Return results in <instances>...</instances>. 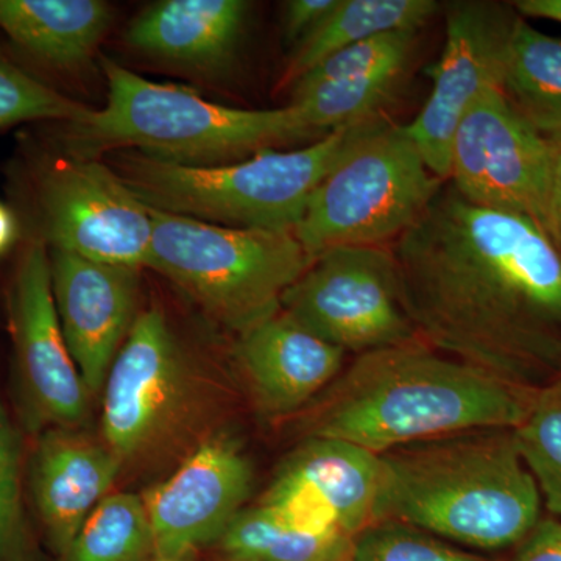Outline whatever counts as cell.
I'll list each match as a JSON object with an SVG mask.
<instances>
[{
  "mask_svg": "<svg viewBox=\"0 0 561 561\" xmlns=\"http://www.w3.org/2000/svg\"><path fill=\"white\" fill-rule=\"evenodd\" d=\"M332 561H354V545L351 546L348 551L343 552L342 556H339L337 559Z\"/></svg>",
  "mask_w": 561,
  "mask_h": 561,
  "instance_id": "obj_36",
  "label": "cell"
},
{
  "mask_svg": "<svg viewBox=\"0 0 561 561\" xmlns=\"http://www.w3.org/2000/svg\"><path fill=\"white\" fill-rule=\"evenodd\" d=\"M14 373L24 421L33 431L73 430L87 419L88 393L55 308L49 249L25 241L9 289Z\"/></svg>",
  "mask_w": 561,
  "mask_h": 561,
  "instance_id": "obj_12",
  "label": "cell"
},
{
  "mask_svg": "<svg viewBox=\"0 0 561 561\" xmlns=\"http://www.w3.org/2000/svg\"><path fill=\"white\" fill-rule=\"evenodd\" d=\"M251 485L253 468L238 443L230 437L203 443L144 500L158 559L180 561L219 541L243 511Z\"/></svg>",
  "mask_w": 561,
  "mask_h": 561,
  "instance_id": "obj_15",
  "label": "cell"
},
{
  "mask_svg": "<svg viewBox=\"0 0 561 561\" xmlns=\"http://www.w3.org/2000/svg\"><path fill=\"white\" fill-rule=\"evenodd\" d=\"M150 214L147 268L238 335L278 313L283 295L311 265L294 231L221 227L151 208Z\"/></svg>",
  "mask_w": 561,
  "mask_h": 561,
  "instance_id": "obj_6",
  "label": "cell"
},
{
  "mask_svg": "<svg viewBox=\"0 0 561 561\" xmlns=\"http://www.w3.org/2000/svg\"><path fill=\"white\" fill-rule=\"evenodd\" d=\"M103 387V437L124 463L161 440L190 394L186 360L160 308L139 312Z\"/></svg>",
  "mask_w": 561,
  "mask_h": 561,
  "instance_id": "obj_13",
  "label": "cell"
},
{
  "mask_svg": "<svg viewBox=\"0 0 561 561\" xmlns=\"http://www.w3.org/2000/svg\"><path fill=\"white\" fill-rule=\"evenodd\" d=\"M356 538L313 535L286 526L264 505L243 508L221 534L220 552L228 561H332Z\"/></svg>",
  "mask_w": 561,
  "mask_h": 561,
  "instance_id": "obj_24",
  "label": "cell"
},
{
  "mask_svg": "<svg viewBox=\"0 0 561 561\" xmlns=\"http://www.w3.org/2000/svg\"><path fill=\"white\" fill-rule=\"evenodd\" d=\"M416 33L391 32L353 44L324 58L295 84L356 79L381 70L408 68L415 49Z\"/></svg>",
  "mask_w": 561,
  "mask_h": 561,
  "instance_id": "obj_29",
  "label": "cell"
},
{
  "mask_svg": "<svg viewBox=\"0 0 561 561\" xmlns=\"http://www.w3.org/2000/svg\"><path fill=\"white\" fill-rule=\"evenodd\" d=\"M249 10L243 0H164L131 22L127 41L158 60L221 72L234 58Z\"/></svg>",
  "mask_w": 561,
  "mask_h": 561,
  "instance_id": "obj_19",
  "label": "cell"
},
{
  "mask_svg": "<svg viewBox=\"0 0 561 561\" xmlns=\"http://www.w3.org/2000/svg\"><path fill=\"white\" fill-rule=\"evenodd\" d=\"M280 311L346 354L416 341L391 247L324 251L283 295Z\"/></svg>",
  "mask_w": 561,
  "mask_h": 561,
  "instance_id": "obj_9",
  "label": "cell"
},
{
  "mask_svg": "<svg viewBox=\"0 0 561 561\" xmlns=\"http://www.w3.org/2000/svg\"><path fill=\"white\" fill-rule=\"evenodd\" d=\"M113 22L102 0H0V28L33 60L51 69L90 65Z\"/></svg>",
  "mask_w": 561,
  "mask_h": 561,
  "instance_id": "obj_20",
  "label": "cell"
},
{
  "mask_svg": "<svg viewBox=\"0 0 561 561\" xmlns=\"http://www.w3.org/2000/svg\"><path fill=\"white\" fill-rule=\"evenodd\" d=\"M153 551V534L142 497L110 494L90 513L62 561H144Z\"/></svg>",
  "mask_w": 561,
  "mask_h": 561,
  "instance_id": "obj_25",
  "label": "cell"
},
{
  "mask_svg": "<svg viewBox=\"0 0 561 561\" xmlns=\"http://www.w3.org/2000/svg\"><path fill=\"white\" fill-rule=\"evenodd\" d=\"M416 337L527 390L561 376V253L535 221L446 181L391 245Z\"/></svg>",
  "mask_w": 561,
  "mask_h": 561,
  "instance_id": "obj_1",
  "label": "cell"
},
{
  "mask_svg": "<svg viewBox=\"0 0 561 561\" xmlns=\"http://www.w3.org/2000/svg\"><path fill=\"white\" fill-rule=\"evenodd\" d=\"M408 68H394L323 83L291 87L290 106L320 135L343 127L381 119V110L393 101Z\"/></svg>",
  "mask_w": 561,
  "mask_h": 561,
  "instance_id": "obj_23",
  "label": "cell"
},
{
  "mask_svg": "<svg viewBox=\"0 0 561 561\" xmlns=\"http://www.w3.org/2000/svg\"><path fill=\"white\" fill-rule=\"evenodd\" d=\"M379 457L376 523L493 551L522 545L542 519L540 490L513 430L459 432Z\"/></svg>",
  "mask_w": 561,
  "mask_h": 561,
  "instance_id": "obj_3",
  "label": "cell"
},
{
  "mask_svg": "<svg viewBox=\"0 0 561 561\" xmlns=\"http://www.w3.org/2000/svg\"><path fill=\"white\" fill-rule=\"evenodd\" d=\"M102 69L108 84L105 105L65 122L55 136L57 149L70 157L99 160L105 153L133 150L206 168L323 138L290 105L232 108L187 88L154 83L111 60H103Z\"/></svg>",
  "mask_w": 561,
  "mask_h": 561,
  "instance_id": "obj_4",
  "label": "cell"
},
{
  "mask_svg": "<svg viewBox=\"0 0 561 561\" xmlns=\"http://www.w3.org/2000/svg\"><path fill=\"white\" fill-rule=\"evenodd\" d=\"M552 146L512 108L483 92L453 139L448 183L474 205L527 217L551 238Z\"/></svg>",
  "mask_w": 561,
  "mask_h": 561,
  "instance_id": "obj_10",
  "label": "cell"
},
{
  "mask_svg": "<svg viewBox=\"0 0 561 561\" xmlns=\"http://www.w3.org/2000/svg\"><path fill=\"white\" fill-rule=\"evenodd\" d=\"M51 290L62 334L90 393L105 386L111 365L138 319L139 268L49 250Z\"/></svg>",
  "mask_w": 561,
  "mask_h": 561,
  "instance_id": "obj_16",
  "label": "cell"
},
{
  "mask_svg": "<svg viewBox=\"0 0 561 561\" xmlns=\"http://www.w3.org/2000/svg\"><path fill=\"white\" fill-rule=\"evenodd\" d=\"M445 10V47L430 69V99L405 125L427 168L442 181L449 180L461 117L483 92L502 90L513 32L522 18L512 2L491 0H456Z\"/></svg>",
  "mask_w": 561,
  "mask_h": 561,
  "instance_id": "obj_11",
  "label": "cell"
},
{
  "mask_svg": "<svg viewBox=\"0 0 561 561\" xmlns=\"http://www.w3.org/2000/svg\"><path fill=\"white\" fill-rule=\"evenodd\" d=\"M158 561H172V560H161V559H158Z\"/></svg>",
  "mask_w": 561,
  "mask_h": 561,
  "instance_id": "obj_37",
  "label": "cell"
},
{
  "mask_svg": "<svg viewBox=\"0 0 561 561\" xmlns=\"http://www.w3.org/2000/svg\"><path fill=\"white\" fill-rule=\"evenodd\" d=\"M535 391L416 339L359 354L305 409L302 432L381 456L459 432L515 430Z\"/></svg>",
  "mask_w": 561,
  "mask_h": 561,
  "instance_id": "obj_2",
  "label": "cell"
},
{
  "mask_svg": "<svg viewBox=\"0 0 561 561\" xmlns=\"http://www.w3.org/2000/svg\"><path fill=\"white\" fill-rule=\"evenodd\" d=\"M236 359L256 408L279 419L319 398L345 368L346 353L279 311L238 335Z\"/></svg>",
  "mask_w": 561,
  "mask_h": 561,
  "instance_id": "obj_17",
  "label": "cell"
},
{
  "mask_svg": "<svg viewBox=\"0 0 561 561\" xmlns=\"http://www.w3.org/2000/svg\"><path fill=\"white\" fill-rule=\"evenodd\" d=\"M379 481L378 454L309 437L280 465L260 504L291 529L356 538L376 524Z\"/></svg>",
  "mask_w": 561,
  "mask_h": 561,
  "instance_id": "obj_14",
  "label": "cell"
},
{
  "mask_svg": "<svg viewBox=\"0 0 561 561\" xmlns=\"http://www.w3.org/2000/svg\"><path fill=\"white\" fill-rule=\"evenodd\" d=\"M552 172H551V239L561 253V136L552 138Z\"/></svg>",
  "mask_w": 561,
  "mask_h": 561,
  "instance_id": "obj_33",
  "label": "cell"
},
{
  "mask_svg": "<svg viewBox=\"0 0 561 561\" xmlns=\"http://www.w3.org/2000/svg\"><path fill=\"white\" fill-rule=\"evenodd\" d=\"M502 92L546 139L561 136V39L519 18L508 49Z\"/></svg>",
  "mask_w": 561,
  "mask_h": 561,
  "instance_id": "obj_22",
  "label": "cell"
},
{
  "mask_svg": "<svg viewBox=\"0 0 561 561\" xmlns=\"http://www.w3.org/2000/svg\"><path fill=\"white\" fill-rule=\"evenodd\" d=\"M405 125L373 122L313 191L295 236L311 262L339 247H391L443 184Z\"/></svg>",
  "mask_w": 561,
  "mask_h": 561,
  "instance_id": "obj_7",
  "label": "cell"
},
{
  "mask_svg": "<svg viewBox=\"0 0 561 561\" xmlns=\"http://www.w3.org/2000/svg\"><path fill=\"white\" fill-rule=\"evenodd\" d=\"M88 110L0 54V128L36 121L65 124L79 119Z\"/></svg>",
  "mask_w": 561,
  "mask_h": 561,
  "instance_id": "obj_28",
  "label": "cell"
},
{
  "mask_svg": "<svg viewBox=\"0 0 561 561\" xmlns=\"http://www.w3.org/2000/svg\"><path fill=\"white\" fill-rule=\"evenodd\" d=\"M25 241L105 264L144 268L153 221L108 164L70 154H32L13 181Z\"/></svg>",
  "mask_w": 561,
  "mask_h": 561,
  "instance_id": "obj_8",
  "label": "cell"
},
{
  "mask_svg": "<svg viewBox=\"0 0 561 561\" xmlns=\"http://www.w3.org/2000/svg\"><path fill=\"white\" fill-rule=\"evenodd\" d=\"M339 3L341 0H289L284 3V39L297 46L330 18Z\"/></svg>",
  "mask_w": 561,
  "mask_h": 561,
  "instance_id": "obj_31",
  "label": "cell"
},
{
  "mask_svg": "<svg viewBox=\"0 0 561 561\" xmlns=\"http://www.w3.org/2000/svg\"><path fill=\"white\" fill-rule=\"evenodd\" d=\"M21 225L16 213L0 202V256L9 253L11 247L21 238Z\"/></svg>",
  "mask_w": 561,
  "mask_h": 561,
  "instance_id": "obj_35",
  "label": "cell"
},
{
  "mask_svg": "<svg viewBox=\"0 0 561 561\" xmlns=\"http://www.w3.org/2000/svg\"><path fill=\"white\" fill-rule=\"evenodd\" d=\"M512 561H561L560 519H541Z\"/></svg>",
  "mask_w": 561,
  "mask_h": 561,
  "instance_id": "obj_32",
  "label": "cell"
},
{
  "mask_svg": "<svg viewBox=\"0 0 561 561\" xmlns=\"http://www.w3.org/2000/svg\"><path fill=\"white\" fill-rule=\"evenodd\" d=\"M0 561H41L25 516L21 438L0 400Z\"/></svg>",
  "mask_w": 561,
  "mask_h": 561,
  "instance_id": "obj_27",
  "label": "cell"
},
{
  "mask_svg": "<svg viewBox=\"0 0 561 561\" xmlns=\"http://www.w3.org/2000/svg\"><path fill=\"white\" fill-rule=\"evenodd\" d=\"M440 9L435 0H341L330 18L297 44L283 84L302 76L335 51L391 32H419Z\"/></svg>",
  "mask_w": 561,
  "mask_h": 561,
  "instance_id": "obj_21",
  "label": "cell"
},
{
  "mask_svg": "<svg viewBox=\"0 0 561 561\" xmlns=\"http://www.w3.org/2000/svg\"><path fill=\"white\" fill-rule=\"evenodd\" d=\"M513 435L542 504L561 522V376L535 391Z\"/></svg>",
  "mask_w": 561,
  "mask_h": 561,
  "instance_id": "obj_26",
  "label": "cell"
},
{
  "mask_svg": "<svg viewBox=\"0 0 561 561\" xmlns=\"http://www.w3.org/2000/svg\"><path fill=\"white\" fill-rule=\"evenodd\" d=\"M515 10L527 20H548L561 24V0H516L512 2Z\"/></svg>",
  "mask_w": 561,
  "mask_h": 561,
  "instance_id": "obj_34",
  "label": "cell"
},
{
  "mask_svg": "<svg viewBox=\"0 0 561 561\" xmlns=\"http://www.w3.org/2000/svg\"><path fill=\"white\" fill-rule=\"evenodd\" d=\"M121 468L122 460L108 446L73 430L51 427L41 434L28 482L47 542L60 559L81 524L106 497Z\"/></svg>",
  "mask_w": 561,
  "mask_h": 561,
  "instance_id": "obj_18",
  "label": "cell"
},
{
  "mask_svg": "<svg viewBox=\"0 0 561 561\" xmlns=\"http://www.w3.org/2000/svg\"><path fill=\"white\" fill-rule=\"evenodd\" d=\"M373 122L231 164L181 165L121 150L108 165L151 209L221 227L295 231L313 191Z\"/></svg>",
  "mask_w": 561,
  "mask_h": 561,
  "instance_id": "obj_5",
  "label": "cell"
},
{
  "mask_svg": "<svg viewBox=\"0 0 561 561\" xmlns=\"http://www.w3.org/2000/svg\"><path fill=\"white\" fill-rule=\"evenodd\" d=\"M354 561H490L408 524H373L354 540Z\"/></svg>",
  "mask_w": 561,
  "mask_h": 561,
  "instance_id": "obj_30",
  "label": "cell"
}]
</instances>
